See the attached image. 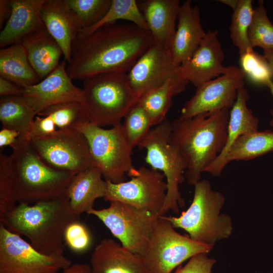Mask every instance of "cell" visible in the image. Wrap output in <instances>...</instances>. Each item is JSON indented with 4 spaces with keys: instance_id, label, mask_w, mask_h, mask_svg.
<instances>
[{
    "instance_id": "484cf974",
    "label": "cell",
    "mask_w": 273,
    "mask_h": 273,
    "mask_svg": "<svg viewBox=\"0 0 273 273\" xmlns=\"http://www.w3.org/2000/svg\"><path fill=\"white\" fill-rule=\"evenodd\" d=\"M273 151V131L265 130L239 137L222 160L207 172L219 176L227 164L233 161L251 160Z\"/></svg>"
},
{
    "instance_id": "6da1fadb",
    "label": "cell",
    "mask_w": 273,
    "mask_h": 273,
    "mask_svg": "<svg viewBox=\"0 0 273 273\" xmlns=\"http://www.w3.org/2000/svg\"><path fill=\"white\" fill-rule=\"evenodd\" d=\"M153 41L148 30L127 22L106 24L86 35L78 33L67 72L72 79L83 81L101 73H127Z\"/></svg>"
},
{
    "instance_id": "f35d334b",
    "label": "cell",
    "mask_w": 273,
    "mask_h": 273,
    "mask_svg": "<svg viewBox=\"0 0 273 273\" xmlns=\"http://www.w3.org/2000/svg\"><path fill=\"white\" fill-rule=\"evenodd\" d=\"M57 130L54 121L50 117L36 115L27 133L21 138L30 142L51 135Z\"/></svg>"
},
{
    "instance_id": "9a60e30c",
    "label": "cell",
    "mask_w": 273,
    "mask_h": 273,
    "mask_svg": "<svg viewBox=\"0 0 273 273\" xmlns=\"http://www.w3.org/2000/svg\"><path fill=\"white\" fill-rule=\"evenodd\" d=\"M168 45L154 41L127 73L130 86L139 101L165 81L181 73Z\"/></svg>"
},
{
    "instance_id": "e575fe53",
    "label": "cell",
    "mask_w": 273,
    "mask_h": 273,
    "mask_svg": "<svg viewBox=\"0 0 273 273\" xmlns=\"http://www.w3.org/2000/svg\"><path fill=\"white\" fill-rule=\"evenodd\" d=\"M248 37L253 48L260 47L263 51L273 49V24L268 18L263 1H259L254 9Z\"/></svg>"
},
{
    "instance_id": "277c9868",
    "label": "cell",
    "mask_w": 273,
    "mask_h": 273,
    "mask_svg": "<svg viewBox=\"0 0 273 273\" xmlns=\"http://www.w3.org/2000/svg\"><path fill=\"white\" fill-rule=\"evenodd\" d=\"M79 219L64 196L32 204L18 203L0 219V223L27 238L39 252L53 255L64 254L65 230L69 224Z\"/></svg>"
},
{
    "instance_id": "7bdbcfd3",
    "label": "cell",
    "mask_w": 273,
    "mask_h": 273,
    "mask_svg": "<svg viewBox=\"0 0 273 273\" xmlns=\"http://www.w3.org/2000/svg\"><path fill=\"white\" fill-rule=\"evenodd\" d=\"M12 13L11 0L0 1V26L3 27L10 18Z\"/></svg>"
},
{
    "instance_id": "8d00e7d4",
    "label": "cell",
    "mask_w": 273,
    "mask_h": 273,
    "mask_svg": "<svg viewBox=\"0 0 273 273\" xmlns=\"http://www.w3.org/2000/svg\"><path fill=\"white\" fill-rule=\"evenodd\" d=\"M64 242L72 251L81 253L89 249L92 238L86 226L78 220L67 227L64 233Z\"/></svg>"
},
{
    "instance_id": "f6af8a7d",
    "label": "cell",
    "mask_w": 273,
    "mask_h": 273,
    "mask_svg": "<svg viewBox=\"0 0 273 273\" xmlns=\"http://www.w3.org/2000/svg\"><path fill=\"white\" fill-rule=\"evenodd\" d=\"M263 56L267 61L273 74V49L263 51Z\"/></svg>"
},
{
    "instance_id": "f1b7e54d",
    "label": "cell",
    "mask_w": 273,
    "mask_h": 273,
    "mask_svg": "<svg viewBox=\"0 0 273 273\" xmlns=\"http://www.w3.org/2000/svg\"><path fill=\"white\" fill-rule=\"evenodd\" d=\"M36 115L22 96L1 97L0 121L3 128L17 131L23 137Z\"/></svg>"
},
{
    "instance_id": "d6a6232c",
    "label": "cell",
    "mask_w": 273,
    "mask_h": 273,
    "mask_svg": "<svg viewBox=\"0 0 273 273\" xmlns=\"http://www.w3.org/2000/svg\"><path fill=\"white\" fill-rule=\"evenodd\" d=\"M66 2L81 30L94 26L102 19L112 0H66Z\"/></svg>"
},
{
    "instance_id": "44dd1931",
    "label": "cell",
    "mask_w": 273,
    "mask_h": 273,
    "mask_svg": "<svg viewBox=\"0 0 273 273\" xmlns=\"http://www.w3.org/2000/svg\"><path fill=\"white\" fill-rule=\"evenodd\" d=\"M40 16L47 31L59 44L68 63L72 43L80 28L66 0H46Z\"/></svg>"
},
{
    "instance_id": "ee69618b",
    "label": "cell",
    "mask_w": 273,
    "mask_h": 273,
    "mask_svg": "<svg viewBox=\"0 0 273 273\" xmlns=\"http://www.w3.org/2000/svg\"><path fill=\"white\" fill-rule=\"evenodd\" d=\"M58 273H91L89 265L77 263L71 264Z\"/></svg>"
},
{
    "instance_id": "f546056e",
    "label": "cell",
    "mask_w": 273,
    "mask_h": 273,
    "mask_svg": "<svg viewBox=\"0 0 273 273\" xmlns=\"http://www.w3.org/2000/svg\"><path fill=\"white\" fill-rule=\"evenodd\" d=\"M119 20L131 23L148 30L136 1L112 0V4L103 18L94 26L80 30L79 33L86 35L105 25Z\"/></svg>"
},
{
    "instance_id": "3957f363",
    "label": "cell",
    "mask_w": 273,
    "mask_h": 273,
    "mask_svg": "<svg viewBox=\"0 0 273 273\" xmlns=\"http://www.w3.org/2000/svg\"><path fill=\"white\" fill-rule=\"evenodd\" d=\"M12 148L10 155L1 152L0 165L8 174L17 203L32 204L66 196L74 174L48 165L21 137Z\"/></svg>"
},
{
    "instance_id": "cb8c5ba5",
    "label": "cell",
    "mask_w": 273,
    "mask_h": 273,
    "mask_svg": "<svg viewBox=\"0 0 273 273\" xmlns=\"http://www.w3.org/2000/svg\"><path fill=\"white\" fill-rule=\"evenodd\" d=\"M29 62L40 79L48 76L59 65L62 50L47 30L25 37L20 42Z\"/></svg>"
},
{
    "instance_id": "4dcf8cb0",
    "label": "cell",
    "mask_w": 273,
    "mask_h": 273,
    "mask_svg": "<svg viewBox=\"0 0 273 273\" xmlns=\"http://www.w3.org/2000/svg\"><path fill=\"white\" fill-rule=\"evenodd\" d=\"M253 13L251 0H239L238 6L234 10L229 30L232 43L238 48L239 56L253 49L248 37Z\"/></svg>"
},
{
    "instance_id": "4fadbf2b",
    "label": "cell",
    "mask_w": 273,
    "mask_h": 273,
    "mask_svg": "<svg viewBox=\"0 0 273 273\" xmlns=\"http://www.w3.org/2000/svg\"><path fill=\"white\" fill-rule=\"evenodd\" d=\"M107 183L105 200L128 204L160 215L167 192L165 177L162 172L142 166L128 181Z\"/></svg>"
},
{
    "instance_id": "ac0fdd59",
    "label": "cell",
    "mask_w": 273,
    "mask_h": 273,
    "mask_svg": "<svg viewBox=\"0 0 273 273\" xmlns=\"http://www.w3.org/2000/svg\"><path fill=\"white\" fill-rule=\"evenodd\" d=\"M177 20V27L169 49L174 62L180 66L193 56L206 32L202 25L198 6H193L190 0L180 5Z\"/></svg>"
},
{
    "instance_id": "4316f807",
    "label": "cell",
    "mask_w": 273,
    "mask_h": 273,
    "mask_svg": "<svg viewBox=\"0 0 273 273\" xmlns=\"http://www.w3.org/2000/svg\"><path fill=\"white\" fill-rule=\"evenodd\" d=\"M0 76L24 88L40 81L29 62L25 48L20 43L1 49Z\"/></svg>"
},
{
    "instance_id": "2e32d148",
    "label": "cell",
    "mask_w": 273,
    "mask_h": 273,
    "mask_svg": "<svg viewBox=\"0 0 273 273\" xmlns=\"http://www.w3.org/2000/svg\"><path fill=\"white\" fill-rule=\"evenodd\" d=\"M64 60L46 78L24 88L23 97L36 115L46 108L69 102H82L83 90L74 84Z\"/></svg>"
},
{
    "instance_id": "1f68e13d",
    "label": "cell",
    "mask_w": 273,
    "mask_h": 273,
    "mask_svg": "<svg viewBox=\"0 0 273 273\" xmlns=\"http://www.w3.org/2000/svg\"><path fill=\"white\" fill-rule=\"evenodd\" d=\"M37 115L49 116L58 130L77 129L81 124L88 122L81 102H69L50 106Z\"/></svg>"
},
{
    "instance_id": "bcb514c9",
    "label": "cell",
    "mask_w": 273,
    "mask_h": 273,
    "mask_svg": "<svg viewBox=\"0 0 273 273\" xmlns=\"http://www.w3.org/2000/svg\"><path fill=\"white\" fill-rule=\"evenodd\" d=\"M218 2L230 7L234 11L238 6L239 0H219Z\"/></svg>"
},
{
    "instance_id": "9c48e42d",
    "label": "cell",
    "mask_w": 273,
    "mask_h": 273,
    "mask_svg": "<svg viewBox=\"0 0 273 273\" xmlns=\"http://www.w3.org/2000/svg\"><path fill=\"white\" fill-rule=\"evenodd\" d=\"M101 209L87 214L97 217L120 243L130 251L143 255L160 215L119 201H110Z\"/></svg>"
},
{
    "instance_id": "60d3db41",
    "label": "cell",
    "mask_w": 273,
    "mask_h": 273,
    "mask_svg": "<svg viewBox=\"0 0 273 273\" xmlns=\"http://www.w3.org/2000/svg\"><path fill=\"white\" fill-rule=\"evenodd\" d=\"M24 88L0 76V96H22Z\"/></svg>"
},
{
    "instance_id": "8992f818",
    "label": "cell",
    "mask_w": 273,
    "mask_h": 273,
    "mask_svg": "<svg viewBox=\"0 0 273 273\" xmlns=\"http://www.w3.org/2000/svg\"><path fill=\"white\" fill-rule=\"evenodd\" d=\"M83 105L88 122L100 127L116 126L139 101L127 73H101L84 80Z\"/></svg>"
},
{
    "instance_id": "5bb4252c",
    "label": "cell",
    "mask_w": 273,
    "mask_h": 273,
    "mask_svg": "<svg viewBox=\"0 0 273 273\" xmlns=\"http://www.w3.org/2000/svg\"><path fill=\"white\" fill-rule=\"evenodd\" d=\"M244 74L236 65L228 66L220 76L196 87L194 96L184 105L180 117L191 118L206 113L231 108L238 90L244 86Z\"/></svg>"
},
{
    "instance_id": "52a82bcc",
    "label": "cell",
    "mask_w": 273,
    "mask_h": 273,
    "mask_svg": "<svg viewBox=\"0 0 273 273\" xmlns=\"http://www.w3.org/2000/svg\"><path fill=\"white\" fill-rule=\"evenodd\" d=\"M171 122L165 119L153 126L138 147L146 150L145 161L151 168L162 172L166 179L167 192L160 216L169 211L179 213L185 201L179 191L184 180L186 166L178 149L170 141Z\"/></svg>"
},
{
    "instance_id": "5b68a950",
    "label": "cell",
    "mask_w": 273,
    "mask_h": 273,
    "mask_svg": "<svg viewBox=\"0 0 273 273\" xmlns=\"http://www.w3.org/2000/svg\"><path fill=\"white\" fill-rule=\"evenodd\" d=\"M194 187L192 202L186 211L178 217L161 216L174 228L187 232L192 240L213 246L216 241L229 238L233 231L231 217L220 213L224 197L213 190L207 179L200 180Z\"/></svg>"
},
{
    "instance_id": "e0dca14e",
    "label": "cell",
    "mask_w": 273,
    "mask_h": 273,
    "mask_svg": "<svg viewBox=\"0 0 273 273\" xmlns=\"http://www.w3.org/2000/svg\"><path fill=\"white\" fill-rule=\"evenodd\" d=\"M217 30H208L193 56L180 66L182 76L197 87L215 79L226 70L224 53Z\"/></svg>"
},
{
    "instance_id": "ab89813d",
    "label": "cell",
    "mask_w": 273,
    "mask_h": 273,
    "mask_svg": "<svg viewBox=\"0 0 273 273\" xmlns=\"http://www.w3.org/2000/svg\"><path fill=\"white\" fill-rule=\"evenodd\" d=\"M216 262L214 258H209L206 253L197 254L190 259L184 266H178L174 273H211Z\"/></svg>"
},
{
    "instance_id": "603a6c76",
    "label": "cell",
    "mask_w": 273,
    "mask_h": 273,
    "mask_svg": "<svg viewBox=\"0 0 273 273\" xmlns=\"http://www.w3.org/2000/svg\"><path fill=\"white\" fill-rule=\"evenodd\" d=\"M153 40L169 46L176 30L179 0H145L138 2Z\"/></svg>"
},
{
    "instance_id": "d4e9b609",
    "label": "cell",
    "mask_w": 273,
    "mask_h": 273,
    "mask_svg": "<svg viewBox=\"0 0 273 273\" xmlns=\"http://www.w3.org/2000/svg\"><path fill=\"white\" fill-rule=\"evenodd\" d=\"M249 96L243 86L238 92L236 100L230 110L228 134L225 147L217 159L205 170L208 172L218 164L224 158L236 140L240 136L258 131L259 120L247 107Z\"/></svg>"
},
{
    "instance_id": "7402d4cb",
    "label": "cell",
    "mask_w": 273,
    "mask_h": 273,
    "mask_svg": "<svg viewBox=\"0 0 273 273\" xmlns=\"http://www.w3.org/2000/svg\"><path fill=\"white\" fill-rule=\"evenodd\" d=\"M96 166L89 167L73 176L67 189L66 196L70 207L76 215L80 216L93 208L95 201L104 198L107 187V181Z\"/></svg>"
},
{
    "instance_id": "ffe728a7",
    "label": "cell",
    "mask_w": 273,
    "mask_h": 273,
    "mask_svg": "<svg viewBox=\"0 0 273 273\" xmlns=\"http://www.w3.org/2000/svg\"><path fill=\"white\" fill-rule=\"evenodd\" d=\"M46 0H11V16L0 33V47L20 43L26 36L47 30L40 11Z\"/></svg>"
},
{
    "instance_id": "30bf717a",
    "label": "cell",
    "mask_w": 273,
    "mask_h": 273,
    "mask_svg": "<svg viewBox=\"0 0 273 273\" xmlns=\"http://www.w3.org/2000/svg\"><path fill=\"white\" fill-rule=\"evenodd\" d=\"M213 247L181 235L160 216L143 256L150 273H171L186 260Z\"/></svg>"
},
{
    "instance_id": "7a4b0ae2",
    "label": "cell",
    "mask_w": 273,
    "mask_h": 273,
    "mask_svg": "<svg viewBox=\"0 0 273 273\" xmlns=\"http://www.w3.org/2000/svg\"><path fill=\"white\" fill-rule=\"evenodd\" d=\"M230 109H223L171 122L170 141L186 166L185 176L194 186L202 173L223 151L227 139Z\"/></svg>"
},
{
    "instance_id": "7dc6e473",
    "label": "cell",
    "mask_w": 273,
    "mask_h": 273,
    "mask_svg": "<svg viewBox=\"0 0 273 273\" xmlns=\"http://www.w3.org/2000/svg\"><path fill=\"white\" fill-rule=\"evenodd\" d=\"M266 86L269 88L270 92L273 97V81H270ZM270 113L271 115V118L269 122V125L273 127V109H271L270 111Z\"/></svg>"
},
{
    "instance_id": "ba28073f",
    "label": "cell",
    "mask_w": 273,
    "mask_h": 273,
    "mask_svg": "<svg viewBox=\"0 0 273 273\" xmlns=\"http://www.w3.org/2000/svg\"><path fill=\"white\" fill-rule=\"evenodd\" d=\"M85 137L95 166L107 181L118 183L126 175L137 172L132 163V149L125 138L122 124L105 129L89 122L77 127Z\"/></svg>"
},
{
    "instance_id": "b9f144b4",
    "label": "cell",
    "mask_w": 273,
    "mask_h": 273,
    "mask_svg": "<svg viewBox=\"0 0 273 273\" xmlns=\"http://www.w3.org/2000/svg\"><path fill=\"white\" fill-rule=\"evenodd\" d=\"M21 136L20 134L14 130L2 128L0 131V147H14Z\"/></svg>"
},
{
    "instance_id": "d590c367",
    "label": "cell",
    "mask_w": 273,
    "mask_h": 273,
    "mask_svg": "<svg viewBox=\"0 0 273 273\" xmlns=\"http://www.w3.org/2000/svg\"><path fill=\"white\" fill-rule=\"evenodd\" d=\"M239 57L240 68L250 82L266 86L272 81L273 74L263 55L251 49Z\"/></svg>"
},
{
    "instance_id": "8fae6325",
    "label": "cell",
    "mask_w": 273,
    "mask_h": 273,
    "mask_svg": "<svg viewBox=\"0 0 273 273\" xmlns=\"http://www.w3.org/2000/svg\"><path fill=\"white\" fill-rule=\"evenodd\" d=\"M71 264L64 254H43L0 223V273H58Z\"/></svg>"
},
{
    "instance_id": "7c38bea8",
    "label": "cell",
    "mask_w": 273,
    "mask_h": 273,
    "mask_svg": "<svg viewBox=\"0 0 273 273\" xmlns=\"http://www.w3.org/2000/svg\"><path fill=\"white\" fill-rule=\"evenodd\" d=\"M30 143L41 159L57 170L75 174L95 166L87 140L77 129H58Z\"/></svg>"
},
{
    "instance_id": "d6986e66",
    "label": "cell",
    "mask_w": 273,
    "mask_h": 273,
    "mask_svg": "<svg viewBox=\"0 0 273 273\" xmlns=\"http://www.w3.org/2000/svg\"><path fill=\"white\" fill-rule=\"evenodd\" d=\"M91 273H150L143 256L112 238L103 239L90 258Z\"/></svg>"
},
{
    "instance_id": "83f0119b",
    "label": "cell",
    "mask_w": 273,
    "mask_h": 273,
    "mask_svg": "<svg viewBox=\"0 0 273 273\" xmlns=\"http://www.w3.org/2000/svg\"><path fill=\"white\" fill-rule=\"evenodd\" d=\"M189 83L180 73L169 79L139 101L148 114L153 126L166 119V115L172 106L173 98L184 92Z\"/></svg>"
},
{
    "instance_id": "836d02e7",
    "label": "cell",
    "mask_w": 273,
    "mask_h": 273,
    "mask_svg": "<svg viewBox=\"0 0 273 273\" xmlns=\"http://www.w3.org/2000/svg\"><path fill=\"white\" fill-rule=\"evenodd\" d=\"M122 123L130 147L138 146L153 127L150 117L138 101L127 113Z\"/></svg>"
},
{
    "instance_id": "74e56055",
    "label": "cell",
    "mask_w": 273,
    "mask_h": 273,
    "mask_svg": "<svg viewBox=\"0 0 273 273\" xmlns=\"http://www.w3.org/2000/svg\"><path fill=\"white\" fill-rule=\"evenodd\" d=\"M8 174L0 166V219L17 206Z\"/></svg>"
}]
</instances>
